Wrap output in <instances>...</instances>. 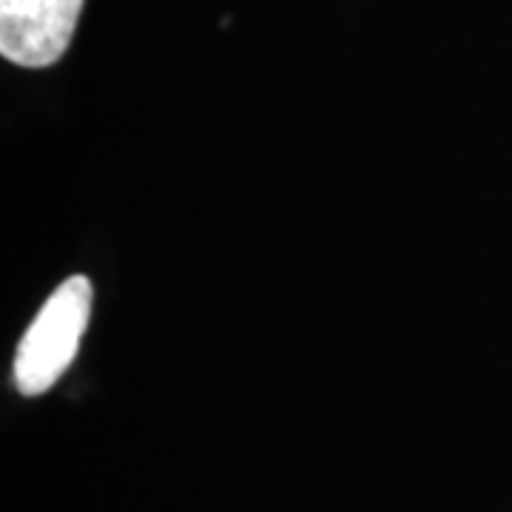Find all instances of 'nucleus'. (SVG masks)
<instances>
[{
	"label": "nucleus",
	"instance_id": "nucleus-1",
	"mask_svg": "<svg viewBox=\"0 0 512 512\" xmlns=\"http://www.w3.org/2000/svg\"><path fill=\"white\" fill-rule=\"evenodd\" d=\"M92 299V282L86 276H69L46 299L15 356L12 376L23 396L46 393L69 370L92 316Z\"/></svg>",
	"mask_w": 512,
	"mask_h": 512
},
{
	"label": "nucleus",
	"instance_id": "nucleus-2",
	"mask_svg": "<svg viewBox=\"0 0 512 512\" xmlns=\"http://www.w3.org/2000/svg\"><path fill=\"white\" fill-rule=\"evenodd\" d=\"M83 0H0V55L46 69L66 55Z\"/></svg>",
	"mask_w": 512,
	"mask_h": 512
}]
</instances>
